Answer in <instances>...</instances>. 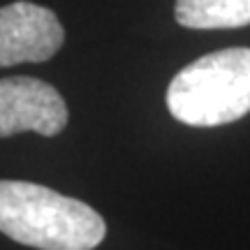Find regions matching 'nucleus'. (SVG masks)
<instances>
[{
	"label": "nucleus",
	"instance_id": "1",
	"mask_svg": "<svg viewBox=\"0 0 250 250\" xmlns=\"http://www.w3.org/2000/svg\"><path fill=\"white\" fill-rule=\"evenodd\" d=\"M0 232L40 250H93L104 241L107 225L74 197L28 181H0Z\"/></svg>",
	"mask_w": 250,
	"mask_h": 250
},
{
	"label": "nucleus",
	"instance_id": "2",
	"mask_svg": "<svg viewBox=\"0 0 250 250\" xmlns=\"http://www.w3.org/2000/svg\"><path fill=\"white\" fill-rule=\"evenodd\" d=\"M167 109L192 127L227 125L250 114V49H223L186 65L167 88Z\"/></svg>",
	"mask_w": 250,
	"mask_h": 250
},
{
	"label": "nucleus",
	"instance_id": "3",
	"mask_svg": "<svg viewBox=\"0 0 250 250\" xmlns=\"http://www.w3.org/2000/svg\"><path fill=\"white\" fill-rule=\"evenodd\" d=\"M65 125L67 104L51 83L33 77L0 79V137L28 130L42 137H56Z\"/></svg>",
	"mask_w": 250,
	"mask_h": 250
},
{
	"label": "nucleus",
	"instance_id": "4",
	"mask_svg": "<svg viewBox=\"0 0 250 250\" xmlns=\"http://www.w3.org/2000/svg\"><path fill=\"white\" fill-rule=\"evenodd\" d=\"M65 42V30L51 9L28 0L0 7V67L44 62Z\"/></svg>",
	"mask_w": 250,
	"mask_h": 250
},
{
	"label": "nucleus",
	"instance_id": "5",
	"mask_svg": "<svg viewBox=\"0 0 250 250\" xmlns=\"http://www.w3.org/2000/svg\"><path fill=\"white\" fill-rule=\"evenodd\" d=\"M174 17L192 30L250 26V0H176Z\"/></svg>",
	"mask_w": 250,
	"mask_h": 250
}]
</instances>
